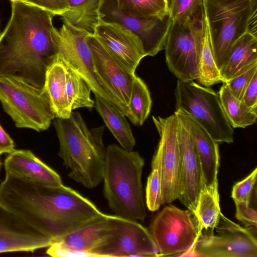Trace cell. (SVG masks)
Here are the masks:
<instances>
[{
    "label": "cell",
    "mask_w": 257,
    "mask_h": 257,
    "mask_svg": "<svg viewBox=\"0 0 257 257\" xmlns=\"http://www.w3.org/2000/svg\"><path fill=\"white\" fill-rule=\"evenodd\" d=\"M0 201L56 242L104 214L71 188L47 186L16 175L6 182Z\"/></svg>",
    "instance_id": "1"
},
{
    "label": "cell",
    "mask_w": 257,
    "mask_h": 257,
    "mask_svg": "<svg viewBox=\"0 0 257 257\" xmlns=\"http://www.w3.org/2000/svg\"><path fill=\"white\" fill-rule=\"evenodd\" d=\"M11 3L10 19L0 34V77H15L42 88L57 55L55 15L25 2Z\"/></svg>",
    "instance_id": "2"
},
{
    "label": "cell",
    "mask_w": 257,
    "mask_h": 257,
    "mask_svg": "<svg viewBox=\"0 0 257 257\" xmlns=\"http://www.w3.org/2000/svg\"><path fill=\"white\" fill-rule=\"evenodd\" d=\"M53 120L60 145L58 155L70 169L68 176L88 189L96 187L103 180L104 126L89 128L78 112Z\"/></svg>",
    "instance_id": "3"
},
{
    "label": "cell",
    "mask_w": 257,
    "mask_h": 257,
    "mask_svg": "<svg viewBox=\"0 0 257 257\" xmlns=\"http://www.w3.org/2000/svg\"><path fill=\"white\" fill-rule=\"evenodd\" d=\"M144 159L138 152L116 144L106 149L103 170V194L115 215L144 221L146 217L142 175Z\"/></svg>",
    "instance_id": "4"
},
{
    "label": "cell",
    "mask_w": 257,
    "mask_h": 257,
    "mask_svg": "<svg viewBox=\"0 0 257 257\" xmlns=\"http://www.w3.org/2000/svg\"><path fill=\"white\" fill-rule=\"evenodd\" d=\"M205 20L216 64L219 69L233 44L247 32L257 13V0H203Z\"/></svg>",
    "instance_id": "5"
},
{
    "label": "cell",
    "mask_w": 257,
    "mask_h": 257,
    "mask_svg": "<svg viewBox=\"0 0 257 257\" xmlns=\"http://www.w3.org/2000/svg\"><path fill=\"white\" fill-rule=\"evenodd\" d=\"M0 101L18 128L40 132L55 118L43 88L15 77H0Z\"/></svg>",
    "instance_id": "6"
},
{
    "label": "cell",
    "mask_w": 257,
    "mask_h": 257,
    "mask_svg": "<svg viewBox=\"0 0 257 257\" xmlns=\"http://www.w3.org/2000/svg\"><path fill=\"white\" fill-rule=\"evenodd\" d=\"M203 6L191 17L172 22L165 46L166 62L178 80L199 76V62L204 25Z\"/></svg>",
    "instance_id": "7"
},
{
    "label": "cell",
    "mask_w": 257,
    "mask_h": 257,
    "mask_svg": "<svg viewBox=\"0 0 257 257\" xmlns=\"http://www.w3.org/2000/svg\"><path fill=\"white\" fill-rule=\"evenodd\" d=\"M174 93L176 110L191 115L218 144L233 142V129L225 116L218 93L193 81L179 80Z\"/></svg>",
    "instance_id": "8"
},
{
    "label": "cell",
    "mask_w": 257,
    "mask_h": 257,
    "mask_svg": "<svg viewBox=\"0 0 257 257\" xmlns=\"http://www.w3.org/2000/svg\"><path fill=\"white\" fill-rule=\"evenodd\" d=\"M193 214L175 206H165L156 216L149 231L159 251V256H185L201 234Z\"/></svg>",
    "instance_id": "9"
},
{
    "label": "cell",
    "mask_w": 257,
    "mask_h": 257,
    "mask_svg": "<svg viewBox=\"0 0 257 257\" xmlns=\"http://www.w3.org/2000/svg\"><path fill=\"white\" fill-rule=\"evenodd\" d=\"M213 230H204L186 256L256 257L257 240L253 232L233 222L222 213Z\"/></svg>",
    "instance_id": "10"
},
{
    "label": "cell",
    "mask_w": 257,
    "mask_h": 257,
    "mask_svg": "<svg viewBox=\"0 0 257 257\" xmlns=\"http://www.w3.org/2000/svg\"><path fill=\"white\" fill-rule=\"evenodd\" d=\"M88 36L87 33L64 23L59 30L56 29L55 31L57 55L85 80L94 94L105 99L124 114L121 107L96 79L91 52L86 40Z\"/></svg>",
    "instance_id": "11"
},
{
    "label": "cell",
    "mask_w": 257,
    "mask_h": 257,
    "mask_svg": "<svg viewBox=\"0 0 257 257\" xmlns=\"http://www.w3.org/2000/svg\"><path fill=\"white\" fill-rule=\"evenodd\" d=\"M98 12L99 22L118 24L136 34L146 56H154L164 49L172 23L169 15L163 19L136 17L120 9L117 0H100Z\"/></svg>",
    "instance_id": "12"
},
{
    "label": "cell",
    "mask_w": 257,
    "mask_h": 257,
    "mask_svg": "<svg viewBox=\"0 0 257 257\" xmlns=\"http://www.w3.org/2000/svg\"><path fill=\"white\" fill-rule=\"evenodd\" d=\"M160 136L161 154L162 204L178 199L180 191L181 160L178 121L174 114L167 117L152 116Z\"/></svg>",
    "instance_id": "13"
},
{
    "label": "cell",
    "mask_w": 257,
    "mask_h": 257,
    "mask_svg": "<svg viewBox=\"0 0 257 257\" xmlns=\"http://www.w3.org/2000/svg\"><path fill=\"white\" fill-rule=\"evenodd\" d=\"M114 215L115 227L95 256H159L149 230L137 221Z\"/></svg>",
    "instance_id": "14"
},
{
    "label": "cell",
    "mask_w": 257,
    "mask_h": 257,
    "mask_svg": "<svg viewBox=\"0 0 257 257\" xmlns=\"http://www.w3.org/2000/svg\"><path fill=\"white\" fill-rule=\"evenodd\" d=\"M86 40L98 82L121 107L127 116L135 74L122 67L93 35L88 36Z\"/></svg>",
    "instance_id": "15"
},
{
    "label": "cell",
    "mask_w": 257,
    "mask_h": 257,
    "mask_svg": "<svg viewBox=\"0 0 257 257\" xmlns=\"http://www.w3.org/2000/svg\"><path fill=\"white\" fill-rule=\"evenodd\" d=\"M115 227V215L104 214L49 246L46 253L54 257L94 256Z\"/></svg>",
    "instance_id": "16"
},
{
    "label": "cell",
    "mask_w": 257,
    "mask_h": 257,
    "mask_svg": "<svg viewBox=\"0 0 257 257\" xmlns=\"http://www.w3.org/2000/svg\"><path fill=\"white\" fill-rule=\"evenodd\" d=\"M93 36L122 67L132 74H135L140 61L146 56L140 38L118 24L99 22Z\"/></svg>",
    "instance_id": "17"
},
{
    "label": "cell",
    "mask_w": 257,
    "mask_h": 257,
    "mask_svg": "<svg viewBox=\"0 0 257 257\" xmlns=\"http://www.w3.org/2000/svg\"><path fill=\"white\" fill-rule=\"evenodd\" d=\"M174 114L178 121L181 160L178 199L193 214L203 186L201 165L195 146L184 120L176 111Z\"/></svg>",
    "instance_id": "18"
},
{
    "label": "cell",
    "mask_w": 257,
    "mask_h": 257,
    "mask_svg": "<svg viewBox=\"0 0 257 257\" xmlns=\"http://www.w3.org/2000/svg\"><path fill=\"white\" fill-rule=\"evenodd\" d=\"M55 242L0 204V253L33 251Z\"/></svg>",
    "instance_id": "19"
},
{
    "label": "cell",
    "mask_w": 257,
    "mask_h": 257,
    "mask_svg": "<svg viewBox=\"0 0 257 257\" xmlns=\"http://www.w3.org/2000/svg\"><path fill=\"white\" fill-rule=\"evenodd\" d=\"M184 120L195 146L200 163L203 184L219 198L217 174L219 166L218 144L191 115L176 110Z\"/></svg>",
    "instance_id": "20"
},
{
    "label": "cell",
    "mask_w": 257,
    "mask_h": 257,
    "mask_svg": "<svg viewBox=\"0 0 257 257\" xmlns=\"http://www.w3.org/2000/svg\"><path fill=\"white\" fill-rule=\"evenodd\" d=\"M4 166L6 172L47 186L63 185L59 175L29 150H15L6 158Z\"/></svg>",
    "instance_id": "21"
},
{
    "label": "cell",
    "mask_w": 257,
    "mask_h": 257,
    "mask_svg": "<svg viewBox=\"0 0 257 257\" xmlns=\"http://www.w3.org/2000/svg\"><path fill=\"white\" fill-rule=\"evenodd\" d=\"M66 73L64 62L57 55L46 70L42 87L55 118H67L72 111L67 95Z\"/></svg>",
    "instance_id": "22"
},
{
    "label": "cell",
    "mask_w": 257,
    "mask_h": 257,
    "mask_svg": "<svg viewBox=\"0 0 257 257\" xmlns=\"http://www.w3.org/2000/svg\"><path fill=\"white\" fill-rule=\"evenodd\" d=\"M257 65V36L245 32L232 45L219 69L223 83Z\"/></svg>",
    "instance_id": "23"
},
{
    "label": "cell",
    "mask_w": 257,
    "mask_h": 257,
    "mask_svg": "<svg viewBox=\"0 0 257 257\" xmlns=\"http://www.w3.org/2000/svg\"><path fill=\"white\" fill-rule=\"evenodd\" d=\"M94 95V107L106 126L121 147L127 151H132L136 141L126 116L108 101Z\"/></svg>",
    "instance_id": "24"
},
{
    "label": "cell",
    "mask_w": 257,
    "mask_h": 257,
    "mask_svg": "<svg viewBox=\"0 0 257 257\" xmlns=\"http://www.w3.org/2000/svg\"><path fill=\"white\" fill-rule=\"evenodd\" d=\"M100 2V0H67L69 10L60 16L64 23L94 35L99 23Z\"/></svg>",
    "instance_id": "25"
},
{
    "label": "cell",
    "mask_w": 257,
    "mask_h": 257,
    "mask_svg": "<svg viewBox=\"0 0 257 257\" xmlns=\"http://www.w3.org/2000/svg\"><path fill=\"white\" fill-rule=\"evenodd\" d=\"M225 116L232 128H245L254 124L257 113L248 108L223 83L218 92Z\"/></svg>",
    "instance_id": "26"
},
{
    "label": "cell",
    "mask_w": 257,
    "mask_h": 257,
    "mask_svg": "<svg viewBox=\"0 0 257 257\" xmlns=\"http://www.w3.org/2000/svg\"><path fill=\"white\" fill-rule=\"evenodd\" d=\"M221 213L219 198L216 197L203 184L193 214L200 233L203 230H213Z\"/></svg>",
    "instance_id": "27"
},
{
    "label": "cell",
    "mask_w": 257,
    "mask_h": 257,
    "mask_svg": "<svg viewBox=\"0 0 257 257\" xmlns=\"http://www.w3.org/2000/svg\"><path fill=\"white\" fill-rule=\"evenodd\" d=\"M152 99L145 82L135 75L133 82L127 117L135 125L141 126L150 114Z\"/></svg>",
    "instance_id": "28"
},
{
    "label": "cell",
    "mask_w": 257,
    "mask_h": 257,
    "mask_svg": "<svg viewBox=\"0 0 257 257\" xmlns=\"http://www.w3.org/2000/svg\"><path fill=\"white\" fill-rule=\"evenodd\" d=\"M197 80L201 85L208 87L216 83H223L219 69L214 60L205 17Z\"/></svg>",
    "instance_id": "29"
},
{
    "label": "cell",
    "mask_w": 257,
    "mask_h": 257,
    "mask_svg": "<svg viewBox=\"0 0 257 257\" xmlns=\"http://www.w3.org/2000/svg\"><path fill=\"white\" fill-rule=\"evenodd\" d=\"M65 64L67 95L72 110L81 107L91 109L94 101L91 97L90 87L79 74Z\"/></svg>",
    "instance_id": "30"
},
{
    "label": "cell",
    "mask_w": 257,
    "mask_h": 257,
    "mask_svg": "<svg viewBox=\"0 0 257 257\" xmlns=\"http://www.w3.org/2000/svg\"><path fill=\"white\" fill-rule=\"evenodd\" d=\"M120 9L142 18L163 19L169 15L167 0H117Z\"/></svg>",
    "instance_id": "31"
},
{
    "label": "cell",
    "mask_w": 257,
    "mask_h": 257,
    "mask_svg": "<svg viewBox=\"0 0 257 257\" xmlns=\"http://www.w3.org/2000/svg\"><path fill=\"white\" fill-rule=\"evenodd\" d=\"M162 181L161 154L157 147L152 159V170L146 188V205L151 211L158 210L162 205Z\"/></svg>",
    "instance_id": "32"
},
{
    "label": "cell",
    "mask_w": 257,
    "mask_h": 257,
    "mask_svg": "<svg viewBox=\"0 0 257 257\" xmlns=\"http://www.w3.org/2000/svg\"><path fill=\"white\" fill-rule=\"evenodd\" d=\"M172 22L191 17L203 6V0H167Z\"/></svg>",
    "instance_id": "33"
},
{
    "label": "cell",
    "mask_w": 257,
    "mask_h": 257,
    "mask_svg": "<svg viewBox=\"0 0 257 257\" xmlns=\"http://www.w3.org/2000/svg\"><path fill=\"white\" fill-rule=\"evenodd\" d=\"M257 168L232 187L231 197L234 201H242L250 204L253 193L256 191Z\"/></svg>",
    "instance_id": "34"
},
{
    "label": "cell",
    "mask_w": 257,
    "mask_h": 257,
    "mask_svg": "<svg viewBox=\"0 0 257 257\" xmlns=\"http://www.w3.org/2000/svg\"><path fill=\"white\" fill-rule=\"evenodd\" d=\"M257 73V65L225 83L230 91L238 99L242 100L244 92L253 76Z\"/></svg>",
    "instance_id": "35"
},
{
    "label": "cell",
    "mask_w": 257,
    "mask_h": 257,
    "mask_svg": "<svg viewBox=\"0 0 257 257\" xmlns=\"http://www.w3.org/2000/svg\"><path fill=\"white\" fill-rule=\"evenodd\" d=\"M236 206L235 217L249 228L256 227L257 212L250 204L242 201H235Z\"/></svg>",
    "instance_id": "36"
},
{
    "label": "cell",
    "mask_w": 257,
    "mask_h": 257,
    "mask_svg": "<svg viewBox=\"0 0 257 257\" xmlns=\"http://www.w3.org/2000/svg\"><path fill=\"white\" fill-rule=\"evenodd\" d=\"M26 3L44 9L54 15L60 16L69 10L67 0H27Z\"/></svg>",
    "instance_id": "37"
},
{
    "label": "cell",
    "mask_w": 257,
    "mask_h": 257,
    "mask_svg": "<svg viewBox=\"0 0 257 257\" xmlns=\"http://www.w3.org/2000/svg\"><path fill=\"white\" fill-rule=\"evenodd\" d=\"M241 100L251 110L257 113V73L253 76Z\"/></svg>",
    "instance_id": "38"
},
{
    "label": "cell",
    "mask_w": 257,
    "mask_h": 257,
    "mask_svg": "<svg viewBox=\"0 0 257 257\" xmlns=\"http://www.w3.org/2000/svg\"><path fill=\"white\" fill-rule=\"evenodd\" d=\"M13 140L0 124V154H10L15 150Z\"/></svg>",
    "instance_id": "39"
},
{
    "label": "cell",
    "mask_w": 257,
    "mask_h": 257,
    "mask_svg": "<svg viewBox=\"0 0 257 257\" xmlns=\"http://www.w3.org/2000/svg\"><path fill=\"white\" fill-rule=\"evenodd\" d=\"M12 2H27V0H10Z\"/></svg>",
    "instance_id": "40"
},
{
    "label": "cell",
    "mask_w": 257,
    "mask_h": 257,
    "mask_svg": "<svg viewBox=\"0 0 257 257\" xmlns=\"http://www.w3.org/2000/svg\"><path fill=\"white\" fill-rule=\"evenodd\" d=\"M1 154H0V156H1ZM2 162H1V158H0V170H1V166H2Z\"/></svg>",
    "instance_id": "41"
}]
</instances>
